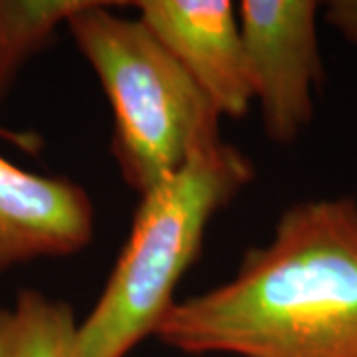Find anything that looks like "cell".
Segmentation results:
<instances>
[{"mask_svg":"<svg viewBox=\"0 0 357 357\" xmlns=\"http://www.w3.org/2000/svg\"><path fill=\"white\" fill-rule=\"evenodd\" d=\"M183 354L357 357V203L310 199L229 282L175 302L155 333Z\"/></svg>","mask_w":357,"mask_h":357,"instance_id":"1","label":"cell"},{"mask_svg":"<svg viewBox=\"0 0 357 357\" xmlns=\"http://www.w3.org/2000/svg\"><path fill=\"white\" fill-rule=\"evenodd\" d=\"M252 178L250 159L220 139L141 195L128 241L79 324L84 357H128L157 333L177 302L178 282L203 250L211 220Z\"/></svg>","mask_w":357,"mask_h":357,"instance_id":"2","label":"cell"},{"mask_svg":"<svg viewBox=\"0 0 357 357\" xmlns=\"http://www.w3.org/2000/svg\"><path fill=\"white\" fill-rule=\"evenodd\" d=\"M115 6L123 2L91 0L68 20V30L107 96L112 153L141 197L222 139V115L153 32L139 18L115 14Z\"/></svg>","mask_w":357,"mask_h":357,"instance_id":"3","label":"cell"},{"mask_svg":"<svg viewBox=\"0 0 357 357\" xmlns=\"http://www.w3.org/2000/svg\"><path fill=\"white\" fill-rule=\"evenodd\" d=\"M255 100L264 133L292 143L314 119L324 77L314 0H243L236 4Z\"/></svg>","mask_w":357,"mask_h":357,"instance_id":"4","label":"cell"},{"mask_svg":"<svg viewBox=\"0 0 357 357\" xmlns=\"http://www.w3.org/2000/svg\"><path fill=\"white\" fill-rule=\"evenodd\" d=\"M133 6L218 114L234 119L246 115L255 88L230 0H141Z\"/></svg>","mask_w":357,"mask_h":357,"instance_id":"5","label":"cell"},{"mask_svg":"<svg viewBox=\"0 0 357 357\" xmlns=\"http://www.w3.org/2000/svg\"><path fill=\"white\" fill-rule=\"evenodd\" d=\"M93 232L96 211L82 185L0 157V274L38 258L76 255Z\"/></svg>","mask_w":357,"mask_h":357,"instance_id":"6","label":"cell"},{"mask_svg":"<svg viewBox=\"0 0 357 357\" xmlns=\"http://www.w3.org/2000/svg\"><path fill=\"white\" fill-rule=\"evenodd\" d=\"M0 357H84L74 310L20 290L13 307H0Z\"/></svg>","mask_w":357,"mask_h":357,"instance_id":"7","label":"cell"},{"mask_svg":"<svg viewBox=\"0 0 357 357\" xmlns=\"http://www.w3.org/2000/svg\"><path fill=\"white\" fill-rule=\"evenodd\" d=\"M91 0H0V100L22 66L50 44L56 28Z\"/></svg>","mask_w":357,"mask_h":357,"instance_id":"8","label":"cell"},{"mask_svg":"<svg viewBox=\"0 0 357 357\" xmlns=\"http://www.w3.org/2000/svg\"><path fill=\"white\" fill-rule=\"evenodd\" d=\"M0 139L8 141L10 145L22 149L26 153L36 155L42 147V137L36 133H28V131H13L0 126Z\"/></svg>","mask_w":357,"mask_h":357,"instance_id":"9","label":"cell"}]
</instances>
